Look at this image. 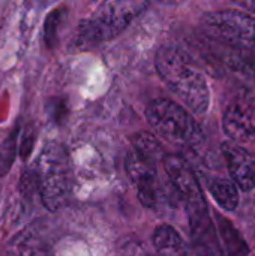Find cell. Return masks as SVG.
I'll return each instance as SVG.
<instances>
[{
    "label": "cell",
    "mask_w": 255,
    "mask_h": 256,
    "mask_svg": "<svg viewBox=\"0 0 255 256\" xmlns=\"http://www.w3.org/2000/svg\"><path fill=\"white\" fill-rule=\"evenodd\" d=\"M164 168L185 202L189 222L210 216L201 186L186 160L179 156H165Z\"/></svg>",
    "instance_id": "cell-5"
},
{
    "label": "cell",
    "mask_w": 255,
    "mask_h": 256,
    "mask_svg": "<svg viewBox=\"0 0 255 256\" xmlns=\"http://www.w3.org/2000/svg\"><path fill=\"white\" fill-rule=\"evenodd\" d=\"M5 174H3V170H2V162H0V177H3Z\"/></svg>",
    "instance_id": "cell-18"
},
{
    "label": "cell",
    "mask_w": 255,
    "mask_h": 256,
    "mask_svg": "<svg viewBox=\"0 0 255 256\" xmlns=\"http://www.w3.org/2000/svg\"><path fill=\"white\" fill-rule=\"evenodd\" d=\"M149 4L146 2H105L80 24L78 36L86 45L107 42L119 36Z\"/></svg>",
    "instance_id": "cell-3"
},
{
    "label": "cell",
    "mask_w": 255,
    "mask_h": 256,
    "mask_svg": "<svg viewBox=\"0 0 255 256\" xmlns=\"http://www.w3.org/2000/svg\"><path fill=\"white\" fill-rule=\"evenodd\" d=\"M38 190L44 207L54 213L63 208L72 194V170L69 154L62 144L50 142L36 162Z\"/></svg>",
    "instance_id": "cell-2"
},
{
    "label": "cell",
    "mask_w": 255,
    "mask_h": 256,
    "mask_svg": "<svg viewBox=\"0 0 255 256\" xmlns=\"http://www.w3.org/2000/svg\"><path fill=\"white\" fill-rule=\"evenodd\" d=\"M155 64L162 81L191 111L204 114L209 110L210 90L206 76L186 51L164 45L156 52Z\"/></svg>",
    "instance_id": "cell-1"
},
{
    "label": "cell",
    "mask_w": 255,
    "mask_h": 256,
    "mask_svg": "<svg viewBox=\"0 0 255 256\" xmlns=\"http://www.w3.org/2000/svg\"><path fill=\"white\" fill-rule=\"evenodd\" d=\"M209 192L215 201L227 212H233L239 206V190L234 182L227 178H213L209 182Z\"/></svg>",
    "instance_id": "cell-12"
},
{
    "label": "cell",
    "mask_w": 255,
    "mask_h": 256,
    "mask_svg": "<svg viewBox=\"0 0 255 256\" xmlns=\"http://www.w3.org/2000/svg\"><path fill=\"white\" fill-rule=\"evenodd\" d=\"M125 165L131 182L138 190V200L141 204L147 208H155L158 204V177L155 164L137 150H131L126 156Z\"/></svg>",
    "instance_id": "cell-8"
},
{
    "label": "cell",
    "mask_w": 255,
    "mask_h": 256,
    "mask_svg": "<svg viewBox=\"0 0 255 256\" xmlns=\"http://www.w3.org/2000/svg\"><path fill=\"white\" fill-rule=\"evenodd\" d=\"M218 234L221 237V246L227 256L249 255V248L245 243L240 232L234 228V225L228 219L222 216L218 218Z\"/></svg>",
    "instance_id": "cell-11"
},
{
    "label": "cell",
    "mask_w": 255,
    "mask_h": 256,
    "mask_svg": "<svg viewBox=\"0 0 255 256\" xmlns=\"http://www.w3.org/2000/svg\"><path fill=\"white\" fill-rule=\"evenodd\" d=\"M225 134L236 142H249L255 140V98L249 93H240L227 106L222 118Z\"/></svg>",
    "instance_id": "cell-7"
},
{
    "label": "cell",
    "mask_w": 255,
    "mask_h": 256,
    "mask_svg": "<svg viewBox=\"0 0 255 256\" xmlns=\"http://www.w3.org/2000/svg\"><path fill=\"white\" fill-rule=\"evenodd\" d=\"M134 150H137L140 154H143L146 159L152 160L153 164H156L159 159L162 160L165 159L161 144L152 134L147 132H140L134 136Z\"/></svg>",
    "instance_id": "cell-13"
},
{
    "label": "cell",
    "mask_w": 255,
    "mask_h": 256,
    "mask_svg": "<svg viewBox=\"0 0 255 256\" xmlns=\"http://www.w3.org/2000/svg\"><path fill=\"white\" fill-rule=\"evenodd\" d=\"M53 104H54V106L48 108V111H50V114H51V118H53L54 122H62V118H63L65 114H66V106H65L63 100H59V99H54Z\"/></svg>",
    "instance_id": "cell-16"
},
{
    "label": "cell",
    "mask_w": 255,
    "mask_h": 256,
    "mask_svg": "<svg viewBox=\"0 0 255 256\" xmlns=\"http://www.w3.org/2000/svg\"><path fill=\"white\" fill-rule=\"evenodd\" d=\"M8 256H51V246L42 234V230L38 228V224H33L18 232L6 248Z\"/></svg>",
    "instance_id": "cell-10"
},
{
    "label": "cell",
    "mask_w": 255,
    "mask_h": 256,
    "mask_svg": "<svg viewBox=\"0 0 255 256\" xmlns=\"http://www.w3.org/2000/svg\"><path fill=\"white\" fill-rule=\"evenodd\" d=\"M206 26L236 45H255V18L240 10H215L204 16Z\"/></svg>",
    "instance_id": "cell-6"
},
{
    "label": "cell",
    "mask_w": 255,
    "mask_h": 256,
    "mask_svg": "<svg viewBox=\"0 0 255 256\" xmlns=\"http://www.w3.org/2000/svg\"><path fill=\"white\" fill-rule=\"evenodd\" d=\"M63 14H65L63 9H54L45 18V24H44V39H45V42H47L48 46H54L56 45L57 28H59V24L62 22Z\"/></svg>",
    "instance_id": "cell-15"
},
{
    "label": "cell",
    "mask_w": 255,
    "mask_h": 256,
    "mask_svg": "<svg viewBox=\"0 0 255 256\" xmlns=\"http://www.w3.org/2000/svg\"><path fill=\"white\" fill-rule=\"evenodd\" d=\"M146 117L155 132L174 146L194 147L203 140L201 129L194 117L173 100H153L146 110Z\"/></svg>",
    "instance_id": "cell-4"
},
{
    "label": "cell",
    "mask_w": 255,
    "mask_h": 256,
    "mask_svg": "<svg viewBox=\"0 0 255 256\" xmlns=\"http://www.w3.org/2000/svg\"><path fill=\"white\" fill-rule=\"evenodd\" d=\"M33 142H35V138L32 136V134H26L21 140V144H20V156L23 159H26L29 156V153L33 150Z\"/></svg>",
    "instance_id": "cell-17"
},
{
    "label": "cell",
    "mask_w": 255,
    "mask_h": 256,
    "mask_svg": "<svg viewBox=\"0 0 255 256\" xmlns=\"http://www.w3.org/2000/svg\"><path fill=\"white\" fill-rule=\"evenodd\" d=\"M153 246L158 250H179L183 248V242L173 226L162 225L153 234Z\"/></svg>",
    "instance_id": "cell-14"
},
{
    "label": "cell",
    "mask_w": 255,
    "mask_h": 256,
    "mask_svg": "<svg viewBox=\"0 0 255 256\" xmlns=\"http://www.w3.org/2000/svg\"><path fill=\"white\" fill-rule=\"evenodd\" d=\"M222 154L236 186L243 192L252 190L255 188V153L234 142H225Z\"/></svg>",
    "instance_id": "cell-9"
}]
</instances>
